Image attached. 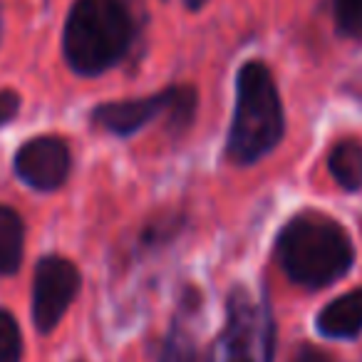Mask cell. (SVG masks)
Masks as SVG:
<instances>
[{
	"label": "cell",
	"mask_w": 362,
	"mask_h": 362,
	"mask_svg": "<svg viewBox=\"0 0 362 362\" xmlns=\"http://www.w3.org/2000/svg\"><path fill=\"white\" fill-rule=\"evenodd\" d=\"M25 226L13 209L0 206V276H11L23 261Z\"/></svg>",
	"instance_id": "9c48e42d"
},
{
	"label": "cell",
	"mask_w": 362,
	"mask_h": 362,
	"mask_svg": "<svg viewBox=\"0 0 362 362\" xmlns=\"http://www.w3.org/2000/svg\"><path fill=\"white\" fill-rule=\"evenodd\" d=\"M223 362H271L273 317L266 303H256L246 288H233L226 303Z\"/></svg>",
	"instance_id": "277c9868"
},
{
	"label": "cell",
	"mask_w": 362,
	"mask_h": 362,
	"mask_svg": "<svg viewBox=\"0 0 362 362\" xmlns=\"http://www.w3.org/2000/svg\"><path fill=\"white\" fill-rule=\"evenodd\" d=\"M161 362H199V360H197V352H194L192 342H189V337L174 335L166 342Z\"/></svg>",
	"instance_id": "5bb4252c"
},
{
	"label": "cell",
	"mask_w": 362,
	"mask_h": 362,
	"mask_svg": "<svg viewBox=\"0 0 362 362\" xmlns=\"http://www.w3.org/2000/svg\"><path fill=\"white\" fill-rule=\"evenodd\" d=\"M23 357V340L21 327L16 317L8 310H0V362H21Z\"/></svg>",
	"instance_id": "7c38bea8"
},
{
	"label": "cell",
	"mask_w": 362,
	"mask_h": 362,
	"mask_svg": "<svg viewBox=\"0 0 362 362\" xmlns=\"http://www.w3.org/2000/svg\"><path fill=\"white\" fill-rule=\"evenodd\" d=\"M278 263L303 288H327L340 281L355 261L347 231L325 214L293 216L278 233Z\"/></svg>",
	"instance_id": "6da1fadb"
},
{
	"label": "cell",
	"mask_w": 362,
	"mask_h": 362,
	"mask_svg": "<svg viewBox=\"0 0 362 362\" xmlns=\"http://www.w3.org/2000/svg\"><path fill=\"white\" fill-rule=\"evenodd\" d=\"M335 23L342 35L362 40V0H335Z\"/></svg>",
	"instance_id": "4fadbf2b"
},
{
	"label": "cell",
	"mask_w": 362,
	"mask_h": 362,
	"mask_svg": "<svg viewBox=\"0 0 362 362\" xmlns=\"http://www.w3.org/2000/svg\"><path fill=\"white\" fill-rule=\"evenodd\" d=\"M18 110H21V97H18L16 92H11V90L0 92V127L8 124V122L18 115Z\"/></svg>",
	"instance_id": "9a60e30c"
},
{
	"label": "cell",
	"mask_w": 362,
	"mask_h": 362,
	"mask_svg": "<svg viewBox=\"0 0 362 362\" xmlns=\"http://www.w3.org/2000/svg\"><path fill=\"white\" fill-rule=\"evenodd\" d=\"M16 171L33 189L52 192L70 174V149L60 136H35L18 149Z\"/></svg>",
	"instance_id": "8992f818"
},
{
	"label": "cell",
	"mask_w": 362,
	"mask_h": 362,
	"mask_svg": "<svg viewBox=\"0 0 362 362\" xmlns=\"http://www.w3.org/2000/svg\"><path fill=\"white\" fill-rule=\"evenodd\" d=\"M184 3H187V8H192V11H199V8H202L206 0H184Z\"/></svg>",
	"instance_id": "e0dca14e"
},
{
	"label": "cell",
	"mask_w": 362,
	"mask_h": 362,
	"mask_svg": "<svg viewBox=\"0 0 362 362\" xmlns=\"http://www.w3.org/2000/svg\"><path fill=\"white\" fill-rule=\"evenodd\" d=\"M197 112V92L192 87H174V100L169 107V127L174 132H184Z\"/></svg>",
	"instance_id": "8fae6325"
},
{
	"label": "cell",
	"mask_w": 362,
	"mask_h": 362,
	"mask_svg": "<svg viewBox=\"0 0 362 362\" xmlns=\"http://www.w3.org/2000/svg\"><path fill=\"white\" fill-rule=\"evenodd\" d=\"M80 271L60 256H47L37 263L33 283V317L40 332H50L65 317L80 291Z\"/></svg>",
	"instance_id": "5b68a950"
},
{
	"label": "cell",
	"mask_w": 362,
	"mask_h": 362,
	"mask_svg": "<svg viewBox=\"0 0 362 362\" xmlns=\"http://www.w3.org/2000/svg\"><path fill=\"white\" fill-rule=\"evenodd\" d=\"M330 166L332 179L337 181V187L345 192H357L362 189V144L360 141H340L335 149L330 151Z\"/></svg>",
	"instance_id": "30bf717a"
},
{
	"label": "cell",
	"mask_w": 362,
	"mask_h": 362,
	"mask_svg": "<svg viewBox=\"0 0 362 362\" xmlns=\"http://www.w3.org/2000/svg\"><path fill=\"white\" fill-rule=\"evenodd\" d=\"M293 362H332L327 352H322L320 347L315 345H303L300 350L296 352V360Z\"/></svg>",
	"instance_id": "2e32d148"
},
{
	"label": "cell",
	"mask_w": 362,
	"mask_h": 362,
	"mask_svg": "<svg viewBox=\"0 0 362 362\" xmlns=\"http://www.w3.org/2000/svg\"><path fill=\"white\" fill-rule=\"evenodd\" d=\"M317 330L332 340H350L362 332V288L345 293L317 313Z\"/></svg>",
	"instance_id": "ba28073f"
},
{
	"label": "cell",
	"mask_w": 362,
	"mask_h": 362,
	"mask_svg": "<svg viewBox=\"0 0 362 362\" xmlns=\"http://www.w3.org/2000/svg\"><path fill=\"white\" fill-rule=\"evenodd\" d=\"M283 132L286 117L271 70L258 60L246 62L236 80V110L226 144L228 159L233 164H253L276 149Z\"/></svg>",
	"instance_id": "3957f363"
},
{
	"label": "cell",
	"mask_w": 362,
	"mask_h": 362,
	"mask_svg": "<svg viewBox=\"0 0 362 362\" xmlns=\"http://www.w3.org/2000/svg\"><path fill=\"white\" fill-rule=\"evenodd\" d=\"M134 18L127 0H75L62 35L70 67L80 75H102L127 55Z\"/></svg>",
	"instance_id": "7a4b0ae2"
},
{
	"label": "cell",
	"mask_w": 362,
	"mask_h": 362,
	"mask_svg": "<svg viewBox=\"0 0 362 362\" xmlns=\"http://www.w3.org/2000/svg\"><path fill=\"white\" fill-rule=\"evenodd\" d=\"M171 100H174V87L149 97H139V100L107 102V105H100L92 112V119L102 129L112 132V134L127 136V134H134L141 127H146L156 115L169 112Z\"/></svg>",
	"instance_id": "52a82bcc"
}]
</instances>
